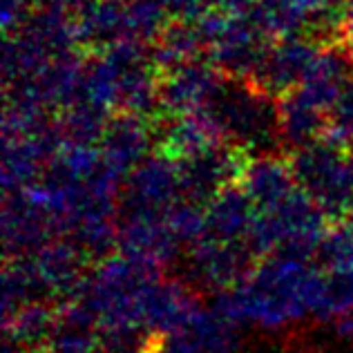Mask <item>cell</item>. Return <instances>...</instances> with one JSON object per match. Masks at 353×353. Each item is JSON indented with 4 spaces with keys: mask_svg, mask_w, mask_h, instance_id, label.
Returning <instances> with one entry per match:
<instances>
[{
    "mask_svg": "<svg viewBox=\"0 0 353 353\" xmlns=\"http://www.w3.org/2000/svg\"><path fill=\"white\" fill-rule=\"evenodd\" d=\"M206 57L221 74L233 79L253 77L275 39L259 27L250 14H226L208 9L199 21Z\"/></svg>",
    "mask_w": 353,
    "mask_h": 353,
    "instance_id": "6da1fadb",
    "label": "cell"
},
{
    "mask_svg": "<svg viewBox=\"0 0 353 353\" xmlns=\"http://www.w3.org/2000/svg\"><path fill=\"white\" fill-rule=\"evenodd\" d=\"M322 45L311 34H295L275 39L264 61L253 74V83L268 92H289L302 81L309 72L311 63L320 54Z\"/></svg>",
    "mask_w": 353,
    "mask_h": 353,
    "instance_id": "7a4b0ae2",
    "label": "cell"
},
{
    "mask_svg": "<svg viewBox=\"0 0 353 353\" xmlns=\"http://www.w3.org/2000/svg\"><path fill=\"white\" fill-rule=\"evenodd\" d=\"M74 12V25L83 48L101 52L121 41H130L125 0H85Z\"/></svg>",
    "mask_w": 353,
    "mask_h": 353,
    "instance_id": "3957f363",
    "label": "cell"
},
{
    "mask_svg": "<svg viewBox=\"0 0 353 353\" xmlns=\"http://www.w3.org/2000/svg\"><path fill=\"white\" fill-rule=\"evenodd\" d=\"M353 81V54L347 45L329 43L311 63L302 81V92L318 108L336 103L342 92Z\"/></svg>",
    "mask_w": 353,
    "mask_h": 353,
    "instance_id": "277c9868",
    "label": "cell"
},
{
    "mask_svg": "<svg viewBox=\"0 0 353 353\" xmlns=\"http://www.w3.org/2000/svg\"><path fill=\"white\" fill-rule=\"evenodd\" d=\"M221 83V72L208 63H183L165 70V79L159 83V94L170 108H190L210 99Z\"/></svg>",
    "mask_w": 353,
    "mask_h": 353,
    "instance_id": "5b68a950",
    "label": "cell"
},
{
    "mask_svg": "<svg viewBox=\"0 0 353 353\" xmlns=\"http://www.w3.org/2000/svg\"><path fill=\"white\" fill-rule=\"evenodd\" d=\"M150 45L157 68L163 72L197 61V57L206 54V43H203L197 21H170Z\"/></svg>",
    "mask_w": 353,
    "mask_h": 353,
    "instance_id": "8992f818",
    "label": "cell"
},
{
    "mask_svg": "<svg viewBox=\"0 0 353 353\" xmlns=\"http://www.w3.org/2000/svg\"><path fill=\"white\" fill-rule=\"evenodd\" d=\"M172 21H199L212 9L210 0H159Z\"/></svg>",
    "mask_w": 353,
    "mask_h": 353,
    "instance_id": "52a82bcc",
    "label": "cell"
},
{
    "mask_svg": "<svg viewBox=\"0 0 353 353\" xmlns=\"http://www.w3.org/2000/svg\"><path fill=\"white\" fill-rule=\"evenodd\" d=\"M36 3L34 0H3V7H0V16H3V27L7 34L16 32L21 27L30 14L34 12Z\"/></svg>",
    "mask_w": 353,
    "mask_h": 353,
    "instance_id": "ba28073f",
    "label": "cell"
},
{
    "mask_svg": "<svg viewBox=\"0 0 353 353\" xmlns=\"http://www.w3.org/2000/svg\"><path fill=\"white\" fill-rule=\"evenodd\" d=\"M255 3L257 0H210L212 9H219V12L226 14H248Z\"/></svg>",
    "mask_w": 353,
    "mask_h": 353,
    "instance_id": "9c48e42d",
    "label": "cell"
},
{
    "mask_svg": "<svg viewBox=\"0 0 353 353\" xmlns=\"http://www.w3.org/2000/svg\"><path fill=\"white\" fill-rule=\"evenodd\" d=\"M340 36H342V43L347 45L353 54V0L345 5V16H342V30H340Z\"/></svg>",
    "mask_w": 353,
    "mask_h": 353,
    "instance_id": "30bf717a",
    "label": "cell"
},
{
    "mask_svg": "<svg viewBox=\"0 0 353 353\" xmlns=\"http://www.w3.org/2000/svg\"><path fill=\"white\" fill-rule=\"evenodd\" d=\"M342 3H345V5H347V3H349V0H342Z\"/></svg>",
    "mask_w": 353,
    "mask_h": 353,
    "instance_id": "8fae6325",
    "label": "cell"
}]
</instances>
